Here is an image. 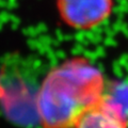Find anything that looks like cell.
<instances>
[{
    "label": "cell",
    "mask_w": 128,
    "mask_h": 128,
    "mask_svg": "<svg viewBox=\"0 0 128 128\" xmlns=\"http://www.w3.org/2000/svg\"><path fill=\"white\" fill-rule=\"evenodd\" d=\"M99 106L128 126V82H108Z\"/></svg>",
    "instance_id": "277c9868"
},
{
    "label": "cell",
    "mask_w": 128,
    "mask_h": 128,
    "mask_svg": "<svg viewBox=\"0 0 128 128\" xmlns=\"http://www.w3.org/2000/svg\"><path fill=\"white\" fill-rule=\"evenodd\" d=\"M34 60L10 54L0 64V110L18 125L38 123V99L43 79Z\"/></svg>",
    "instance_id": "7a4b0ae2"
},
{
    "label": "cell",
    "mask_w": 128,
    "mask_h": 128,
    "mask_svg": "<svg viewBox=\"0 0 128 128\" xmlns=\"http://www.w3.org/2000/svg\"><path fill=\"white\" fill-rule=\"evenodd\" d=\"M61 16L67 25L89 29L102 24L110 15L112 0H58Z\"/></svg>",
    "instance_id": "3957f363"
},
{
    "label": "cell",
    "mask_w": 128,
    "mask_h": 128,
    "mask_svg": "<svg viewBox=\"0 0 128 128\" xmlns=\"http://www.w3.org/2000/svg\"><path fill=\"white\" fill-rule=\"evenodd\" d=\"M107 81L97 67L73 59L43 78L38 99L43 128H74L86 112L98 107Z\"/></svg>",
    "instance_id": "6da1fadb"
},
{
    "label": "cell",
    "mask_w": 128,
    "mask_h": 128,
    "mask_svg": "<svg viewBox=\"0 0 128 128\" xmlns=\"http://www.w3.org/2000/svg\"><path fill=\"white\" fill-rule=\"evenodd\" d=\"M74 128H128V126L98 106L86 112Z\"/></svg>",
    "instance_id": "5b68a950"
}]
</instances>
